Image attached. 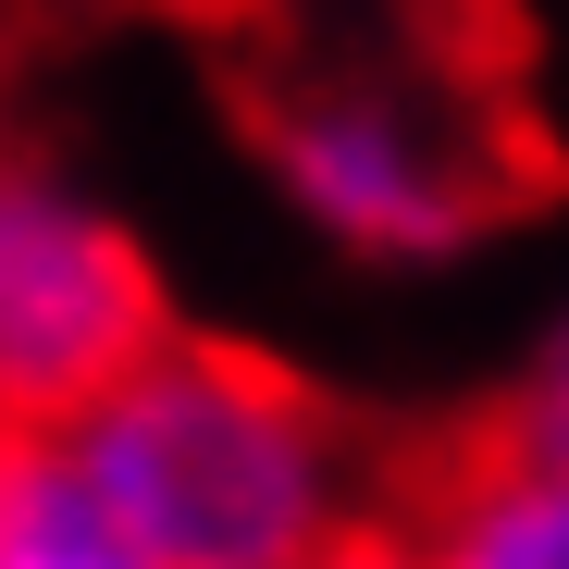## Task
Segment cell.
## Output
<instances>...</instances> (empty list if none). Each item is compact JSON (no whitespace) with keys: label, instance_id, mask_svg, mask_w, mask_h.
I'll list each match as a JSON object with an SVG mask.
<instances>
[{"label":"cell","instance_id":"obj_1","mask_svg":"<svg viewBox=\"0 0 569 569\" xmlns=\"http://www.w3.org/2000/svg\"><path fill=\"white\" fill-rule=\"evenodd\" d=\"M74 496L161 569H310L359 520V433L298 359L173 335L137 385L50 433Z\"/></svg>","mask_w":569,"mask_h":569},{"label":"cell","instance_id":"obj_2","mask_svg":"<svg viewBox=\"0 0 569 569\" xmlns=\"http://www.w3.org/2000/svg\"><path fill=\"white\" fill-rule=\"evenodd\" d=\"M248 149L284 211L347 260H458L545 186L508 87H483L433 38H335L272 62L248 87Z\"/></svg>","mask_w":569,"mask_h":569},{"label":"cell","instance_id":"obj_3","mask_svg":"<svg viewBox=\"0 0 569 569\" xmlns=\"http://www.w3.org/2000/svg\"><path fill=\"white\" fill-rule=\"evenodd\" d=\"M173 298L149 248L62 173H13L0 186V409L13 446H50L100 409L112 385L173 347Z\"/></svg>","mask_w":569,"mask_h":569},{"label":"cell","instance_id":"obj_4","mask_svg":"<svg viewBox=\"0 0 569 569\" xmlns=\"http://www.w3.org/2000/svg\"><path fill=\"white\" fill-rule=\"evenodd\" d=\"M409 557L421 569H569V470L470 446L446 483L421 496Z\"/></svg>","mask_w":569,"mask_h":569},{"label":"cell","instance_id":"obj_5","mask_svg":"<svg viewBox=\"0 0 569 569\" xmlns=\"http://www.w3.org/2000/svg\"><path fill=\"white\" fill-rule=\"evenodd\" d=\"M0 569H161V557H137L100 508H87L50 446H13L0 458Z\"/></svg>","mask_w":569,"mask_h":569},{"label":"cell","instance_id":"obj_6","mask_svg":"<svg viewBox=\"0 0 569 569\" xmlns=\"http://www.w3.org/2000/svg\"><path fill=\"white\" fill-rule=\"evenodd\" d=\"M470 446L532 458V470H569V310L520 347V371L496 385V409H483V433H470Z\"/></svg>","mask_w":569,"mask_h":569},{"label":"cell","instance_id":"obj_7","mask_svg":"<svg viewBox=\"0 0 569 569\" xmlns=\"http://www.w3.org/2000/svg\"><path fill=\"white\" fill-rule=\"evenodd\" d=\"M310 569H421V557H409V532H347V545L310 557Z\"/></svg>","mask_w":569,"mask_h":569},{"label":"cell","instance_id":"obj_8","mask_svg":"<svg viewBox=\"0 0 569 569\" xmlns=\"http://www.w3.org/2000/svg\"><path fill=\"white\" fill-rule=\"evenodd\" d=\"M173 13H248V0H173Z\"/></svg>","mask_w":569,"mask_h":569}]
</instances>
